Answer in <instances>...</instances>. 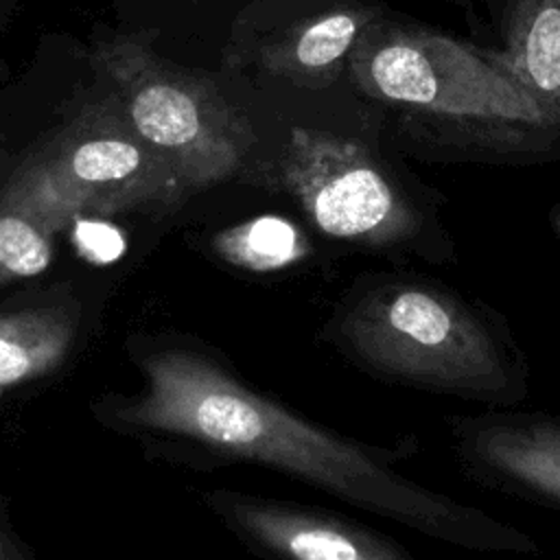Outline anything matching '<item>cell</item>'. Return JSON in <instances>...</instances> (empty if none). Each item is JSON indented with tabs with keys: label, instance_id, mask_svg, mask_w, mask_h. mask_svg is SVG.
<instances>
[{
	"label": "cell",
	"instance_id": "1",
	"mask_svg": "<svg viewBox=\"0 0 560 560\" xmlns=\"http://www.w3.org/2000/svg\"><path fill=\"white\" fill-rule=\"evenodd\" d=\"M147 387L109 409L118 424L186 440L223 459L273 468L354 508L440 542L490 553H538L532 536L424 488L394 457L339 435L249 387L217 357L171 346L142 357Z\"/></svg>",
	"mask_w": 560,
	"mask_h": 560
},
{
	"label": "cell",
	"instance_id": "2",
	"mask_svg": "<svg viewBox=\"0 0 560 560\" xmlns=\"http://www.w3.org/2000/svg\"><path fill=\"white\" fill-rule=\"evenodd\" d=\"M346 70L365 98L394 112L411 140L444 160L536 162L560 140L494 48L383 13Z\"/></svg>",
	"mask_w": 560,
	"mask_h": 560
},
{
	"label": "cell",
	"instance_id": "3",
	"mask_svg": "<svg viewBox=\"0 0 560 560\" xmlns=\"http://www.w3.org/2000/svg\"><path fill=\"white\" fill-rule=\"evenodd\" d=\"M322 335L357 368L392 383L499 407L527 396V363L499 315L435 280L361 276Z\"/></svg>",
	"mask_w": 560,
	"mask_h": 560
},
{
	"label": "cell",
	"instance_id": "4",
	"mask_svg": "<svg viewBox=\"0 0 560 560\" xmlns=\"http://www.w3.org/2000/svg\"><path fill=\"white\" fill-rule=\"evenodd\" d=\"M247 179L289 197L319 234L361 252L431 262L453 254L424 195L354 138L293 127Z\"/></svg>",
	"mask_w": 560,
	"mask_h": 560
},
{
	"label": "cell",
	"instance_id": "5",
	"mask_svg": "<svg viewBox=\"0 0 560 560\" xmlns=\"http://www.w3.org/2000/svg\"><path fill=\"white\" fill-rule=\"evenodd\" d=\"M96 68L125 120L188 195L247 179L256 133L210 79L164 61L136 37L103 44Z\"/></svg>",
	"mask_w": 560,
	"mask_h": 560
},
{
	"label": "cell",
	"instance_id": "6",
	"mask_svg": "<svg viewBox=\"0 0 560 560\" xmlns=\"http://www.w3.org/2000/svg\"><path fill=\"white\" fill-rule=\"evenodd\" d=\"M0 192L28 206L59 232L88 214L175 210L190 197L112 96L55 131Z\"/></svg>",
	"mask_w": 560,
	"mask_h": 560
},
{
	"label": "cell",
	"instance_id": "7",
	"mask_svg": "<svg viewBox=\"0 0 560 560\" xmlns=\"http://www.w3.org/2000/svg\"><path fill=\"white\" fill-rule=\"evenodd\" d=\"M383 13L381 0H256L234 20L225 63L319 90Z\"/></svg>",
	"mask_w": 560,
	"mask_h": 560
},
{
	"label": "cell",
	"instance_id": "8",
	"mask_svg": "<svg viewBox=\"0 0 560 560\" xmlns=\"http://www.w3.org/2000/svg\"><path fill=\"white\" fill-rule=\"evenodd\" d=\"M206 501L269 560H416L400 542L326 510L234 490H212Z\"/></svg>",
	"mask_w": 560,
	"mask_h": 560
},
{
	"label": "cell",
	"instance_id": "9",
	"mask_svg": "<svg viewBox=\"0 0 560 560\" xmlns=\"http://www.w3.org/2000/svg\"><path fill=\"white\" fill-rule=\"evenodd\" d=\"M448 424L468 468L512 492L560 505V416L492 411Z\"/></svg>",
	"mask_w": 560,
	"mask_h": 560
},
{
	"label": "cell",
	"instance_id": "10",
	"mask_svg": "<svg viewBox=\"0 0 560 560\" xmlns=\"http://www.w3.org/2000/svg\"><path fill=\"white\" fill-rule=\"evenodd\" d=\"M499 57L560 140V0H486Z\"/></svg>",
	"mask_w": 560,
	"mask_h": 560
},
{
	"label": "cell",
	"instance_id": "11",
	"mask_svg": "<svg viewBox=\"0 0 560 560\" xmlns=\"http://www.w3.org/2000/svg\"><path fill=\"white\" fill-rule=\"evenodd\" d=\"M81 302L68 289L42 291L0 311V396L57 372L74 350Z\"/></svg>",
	"mask_w": 560,
	"mask_h": 560
},
{
	"label": "cell",
	"instance_id": "12",
	"mask_svg": "<svg viewBox=\"0 0 560 560\" xmlns=\"http://www.w3.org/2000/svg\"><path fill=\"white\" fill-rule=\"evenodd\" d=\"M214 254L252 273L287 271L311 254L306 234L282 217H256L212 236Z\"/></svg>",
	"mask_w": 560,
	"mask_h": 560
},
{
	"label": "cell",
	"instance_id": "13",
	"mask_svg": "<svg viewBox=\"0 0 560 560\" xmlns=\"http://www.w3.org/2000/svg\"><path fill=\"white\" fill-rule=\"evenodd\" d=\"M57 234L48 219L0 192V287L46 271L55 260Z\"/></svg>",
	"mask_w": 560,
	"mask_h": 560
},
{
	"label": "cell",
	"instance_id": "14",
	"mask_svg": "<svg viewBox=\"0 0 560 560\" xmlns=\"http://www.w3.org/2000/svg\"><path fill=\"white\" fill-rule=\"evenodd\" d=\"M0 560H35L31 549L11 529L2 512H0Z\"/></svg>",
	"mask_w": 560,
	"mask_h": 560
},
{
	"label": "cell",
	"instance_id": "15",
	"mask_svg": "<svg viewBox=\"0 0 560 560\" xmlns=\"http://www.w3.org/2000/svg\"><path fill=\"white\" fill-rule=\"evenodd\" d=\"M551 225H553V230H556V234H558V238H560V201L551 208Z\"/></svg>",
	"mask_w": 560,
	"mask_h": 560
}]
</instances>
